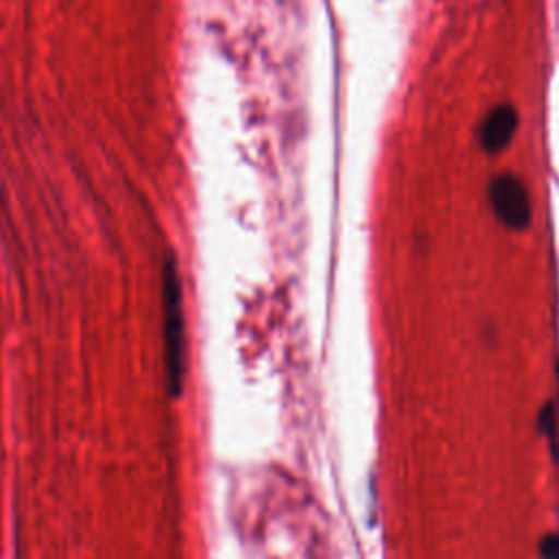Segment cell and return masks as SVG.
Segmentation results:
<instances>
[{
	"label": "cell",
	"mask_w": 559,
	"mask_h": 559,
	"mask_svg": "<svg viewBox=\"0 0 559 559\" xmlns=\"http://www.w3.org/2000/svg\"><path fill=\"white\" fill-rule=\"evenodd\" d=\"M164 338H166V367L170 389L177 395L186 371V341H183V308L181 288L175 262L164 264Z\"/></svg>",
	"instance_id": "6da1fadb"
},
{
	"label": "cell",
	"mask_w": 559,
	"mask_h": 559,
	"mask_svg": "<svg viewBox=\"0 0 559 559\" xmlns=\"http://www.w3.org/2000/svg\"><path fill=\"white\" fill-rule=\"evenodd\" d=\"M496 216L511 229H524L531 221V201L524 183L513 175H500L489 188Z\"/></svg>",
	"instance_id": "7a4b0ae2"
},
{
	"label": "cell",
	"mask_w": 559,
	"mask_h": 559,
	"mask_svg": "<svg viewBox=\"0 0 559 559\" xmlns=\"http://www.w3.org/2000/svg\"><path fill=\"white\" fill-rule=\"evenodd\" d=\"M539 550H542V557H544V559H559V537H557V535H548V537L542 542Z\"/></svg>",
	"instance_id": "277c9868"
},
{
	"label": "cell",
	"mask_w": 559,
	"mask_h": 559,
	"mask_svg": "<svg viewBox=\"0 0 559 559\" xmlns=\"http://www.w3.org/2000/svg\"><path fill=\"white\" fill-rule=\"evenodd\" d=\"M518 127V114L511 105H498L496 109H491V114L485 118L483 127H480V144L485 151L489 153H498L502 151Z\"/></svg>",
	"instance_id": "3957f363"
}]
</instances>
